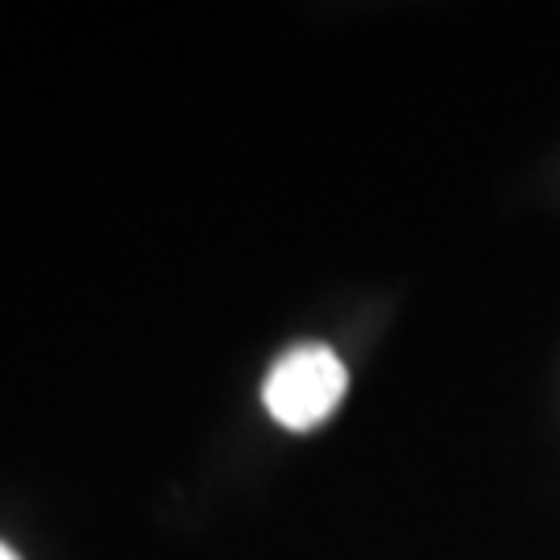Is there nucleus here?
Returning a JSON list of instances; mask_svg holds the SVG:
<instances>
[{"mask_svg": "<svg viewBox=\"0 0 560 560\" xmlns=\"http://www.w3.org/2000/svg\"><path fill=\"white\" fill-rule=\"evenodd\" d=\"M345 390H349V370L328 345H295L266 374L261 402L282 428L312 432L337 411Z\"/></svg>", "mask_w": 560, "mask_h": 560, "instance_id": "1", "label": "nucleus"}, {"mask_svg": "<svg viewBox=\"0 0 560 560\" xmlns=\"http://www.w3.org/2000/svg\"><path fill=\"white\" fill-rule=\"evenodd\" d=\"M0 560H21V557H18V552H13V548H9V544L0 540Z\"/></svg>", "mask_w": 560, "mask_h": 560, "instance_id": "2", "label": "nucleus"}]
</instances>
